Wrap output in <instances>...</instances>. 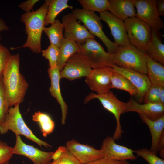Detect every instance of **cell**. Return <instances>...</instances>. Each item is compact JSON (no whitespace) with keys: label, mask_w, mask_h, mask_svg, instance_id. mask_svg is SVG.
I'll return each instance as SVG.
<instances>
[{"label":"cell","mask_w":164,"mask_h":164,"mask_svg":"<svg viewBox=\"0 0 164 164\" xmlns=\"http://www.w3.org/2000/svg\"><path fill=\"white\" fill-rule=\"evenodd\" d=\"M19 54L11 55L2 73L3 87L9 107L22 102L29 84L20 72Z\"/></svg>","instance_id":"obj_1"},{"label":"cell","mask_w":164,"mask_h":164,"mask_svg":"<svg viewBox=\"0 0 164 164\" xmlns=\"http://www.w3.org/2000/svg\"><path fill=\"white\" fill-rule=\"evenodd\" d=\"M48 9V5L45 2L37 10L25 13L22 15L20 21L25 25L27 40L22 46L11 47V49L27 47L36 53L41 52V37Z\"/></svg>","instance_id":"obj_2"},{"label":"cell","mask_w":164,"mask_h":164,"mask_svg":"<svg viewBox=\"0 0 164 164\" xmlns=\"http://www.w3.org/2000/svg\"><path fill=\"white\" fill-rule=\"evenodd\" d=\"M19 104L9 109L3 124L0 126V133L3 134L11 130L16 135H22L37 143L39 146L47 148L52 147L47 142L37 137L25 123L20 113Z\"/></svg>","instance_id":"obj_3"},{"label":"cell","mask_w":164,"mask_h":164,"mask_svg":"<svg viewBox=\"0 0 164 164\" xmlns=\"http://www.w3.org/2000/svg\"><path fill=\"white\" fill-rule=\"evenodd\" d=\"M77 44L78 53L88 62L92 69L112 68L114 65L113 54L106 52L95 39H88L83 44Z\"/></svg>","instance_id":"obj_4"},{"label":"cell","mask_w":164,"mask_h":164,"mask_svg":"<svg viewBox=\"0 0 164 164\" xmlns=\"http://www.w3.org/2000/svg\"><path fill=\"white\" fill-rule=\"evenodd\" d=\"M114 65L147 74L145 54L130 44L119 47L113 54Z\"/></svg>","instance_id":"obj_5"},{"label":"cell","mask_w":164,"mask_h":164,"mask_svg":"<svg viewBox=\"0 0 164 164\" xmlns=\"http://www.w3.org/2000/svg\"><path fill=\"white\" fill-rule=\"evenodd\" d=\"M72 13L77 20L81 21L89 32L97 37L106 47L108 52L114 54L119 47L107 37L103 30L101 19L99 16L92 11L84 9L77 8Z\"/></svg>","instance_id":"obj_6"},{"label":"cell","mask_w":164,"mask_h":164,"mask_svg":"<svg viewBox=\"0 0 164 164\" xmlns=\"http://www.w3.org/2000/svg\"><path fill=\"white\" fill-rule=\"evenodd\" d=\"M94 99H98L103 107L114 115L116 120V126L112 138L115 141L119 139L123 132L120 124V117L121 114L125 113V103L120 101L112 92L110 91L102 94L91 92L86 97L84 103H87Z\"/></svg>","instance_id":"obj_7"},{"label":"cell","mask_w":164,"mask_h":164,"mask_svg":"<svg viewBox=\"0 0 164 164\" xmlns=\"http://www.w3.org/2000/svg\"><path fill=\"white\" fill-rule=\"evenodd\" d=\"M124 21L130 44L145 53L151 38V28L135 17Z\"/></svg>","instance_id":"obj_8"},{"label":"cell","mask_w":164,"mask_h":164,"mask_svg":"<svg viewBox=\"0 0 164 164\" xmlns=\"http://www.w3.org/2000/svg\"><path fill=\"white\" fill-rule=\"evenodd\" d=\"M135 17L149 26L157 32L164 27L158 10L157 0H134Z\"/></svg>","instance_id":"obj_9"},{"label":"cell","mask_w":164,"mask_h":164,"mask_svg":"<svg viewBox=\"0 0 164 164\" xmlns=\"http://www.w3.org/2000/svg\"><path fill=\"white\" fill-rule=\"evenodd\" d=\"M92 70L90 64L78 52L72 54L60 72V78L70 80L87 77Z\"/></svg>","instance_id":"obj_10"},{"label":"cell","mask_w":164,"mask_h":164,"mask_svg":"<svg viewBox=\"0 0 164 164\" xmlns=\"http://www.w3.org/2000/svg\"><path fill=\"white\" fill-rule=\"evenodd\" d=\"M62 24L64 31L65 39L73 41L77 43L83 44L88 39H95L84 25L79 24L72 13L64 15L62 18Z\"/></svg>","instance_id":"obj_11"},{"label":"cell","mask_w":164,"mask_h":164,"mask_svg":"<svg viewBox=\"0 0 164 164\" xmlns=\"http://www.w3.org/2000/svg\"><path fill=\"white\" fill-rule=\"evenodd\" d=\"M114 72L112 68L105 67L92 69L85 83L90 89L97 94L107 93L111 88V79Z\"/></svg>","instance_id":"obj_12"},{"label":"cell","mask_w":164,"mask_h":164,"mask_svg":"<svg viewBox=\"0 0 164 164\" xmlns=\"http://www.w3.org/2000/svg\"><path fill=\"white\" fill-rule=\"evenodd\" d=\"M16 142L12 148L13 154L24 156L34 164H50L53 152L42 151L34 146L27 145L22 140L19 135H16Z\"/></svg>","instance_id":"obj_13"},{"label":"cell","mask_w":164,"mask_h":164,"mask_svg":"<svg viewBox=\"0 0 164 164\" xmlns=\"http://www.w3.org/2000/svg\"><path fill=\"white\" fill-rule=\"evenodd\" d=\"M69 152L81 164H85L104 157L102 150L87 144H81L75 139L67 141L66 146Z\"/></svg>","instance_id":"obj_14"},{"label":"cell","mask_w":164,"mask_h":164,"mask_svg":"<svg viewBox=\"0 0 164 164\" xmlns=\"http://www.w3.org/2000/svg\"><path fill=\"white\" fill-rule=\"evenodd\" d=\"M99 13L101 20L105 22L110 28L116 44L118 47L130 44L124 21L108 11Z\"/></svg>","instance_id":"obj_15"},{"label":"cell","mask_w":164,"mask_h":164,"mask_svg":"<svg viewBox=\"0 0 164 164\" xmlns=\"http://www.w3.org/2000/svg\"><path fill=\"white\" fill-rule=\"evenodd\" d=\"M101 149L104 157L116 161L134 160L137 157L134 151L127 147L117 144L112 137H107L103 141Z\"/></svg>","instance_id":"obj_16"},{"label":"cell","mask_w":164,"mask_h":164,"mask_svg":"<svg viewBox=\"0 0 164 164\" xmlns=\"http://www.w3.org/2000/svg\"><path fill=\"white\" fill-rule=\"evenodd\" d=\"M113 70L127 78L137 89V95L139 101L142 102L151 84L147 75L132 69L121 67L114 65Z\"/></svg>","instance_id":"obj_17"},{"label":"cell","mask_w":164,"mask_h":164,"mask_svg":"<svg viewBox=\"0 0 164 164\" xmlns=\"http://www.w3.org/2000/svg\"><path fill=\"white\" fill-rule=\"evenodd\" d=\"M125 104V113L136 112L144 115L152 120H156L164 115V105L160 104L147 103L140 104L131 98Z\"/></svg>","instance_id":"obj_18"},{"label":"cell","mask_w":164,"mask_h":164,"mask_svg":"<svg viewBox=\"0 0 164 164\" xmlns=\"http://www.w3.org/2000/svg\"><path fill=\"white\" fill-rule=\"evenodd\" d=\"M60 70L56 66L53 68H49L48 72L50 78L51 84L49 91L51 94L57 100L60 105L62 112L61 124L64 125L68 110V106L61 95L60 87Z\"/></svg>","instance_id":"obj_19"},{"label":"cell","mask_w":164,"mask_h":164,"mask_svg":"<svg viewBox=\"0 0 164 164\" xmlns=\"http://www.w3.org/2000/svg\"><path fill=\"white\" fill-rule=\"evenodd\" d=\"M108 11L118 18L125 20L135 17L134 0H108Z\"/></svg>","instance_id":"obj_20"},{"label":"cell","mask_w":164,"mask_h":164,"mask_svg":"<svg viewBox=\"0 0 164 164\" xmlns=\"http://www.w3.org/2000/svg\"><path fill=\"white\" fill-rule=\"evenodd\" d=\"M141 119L148 126L151 134L152 144L150 150L157 154L159 152L158 145L161 136L164 134V115L159 118L152 120L145 115L138 114Z\"/></svg>","instance_id":"obj_21"},{"label":"cell","mask_w":164,"mask_h":164,"mask_svg":"<svg viewBox=\"0 0 164 164\" xmlns=\"http://www.w3.org/2000/svg\"><path fill=\"white\" fill-rule=\"evenodd\" d=\"M145 54L153 60L164 65V45L158 33L152 29L151 38L148 44Z\"/></svg>","instance_id":"obj_22"},{"label":"cell","mask_w":164,"mask_h":164,"mask_svg":"<svg viewBox=\"0 0 164 164\" xmlns=\"http://www.w3.org/2000/svg\"><path fill=\"white\" fill-rule=\"evenodd\" d=\"M147 75L151 85L164 86V67L145 54Z\"/></svg>","instance_id":"obj_23"},{"label":"cell","mask_w":164,"mask_h":164,"mask_svg":"<svg viewBox=\"0 0 164 164\" xmlns=\"http://www.w3.org/2000/svg\"><path fill=\"white\" fill-rule=\"evenodd\" d=\"M68 0H46L45 2L48 6V12L45 22V26L51 24L55 21L58 15L64 9L73 7L68 4Z\"/></svg>","instance_id":"obj_24"},{"label":"cell","mask_w":164,"mask_h":164,"mask_svg":"<svg viewBox=\"0 0 164 164\" xmlns=\"http://www.w3.org/2000/svg\"><path fill=\"white\" fill-rule=\"evenodd\" d=\"M50 26L44 27L43 31L48 36L50 44L60 48L64 39L63 34V26L59 19H56L52 23Z\"/></svg>","instance_id":"obj_25"},{"label":"cell","mask_w":164,"mask_h":164,"mask_svg":"<svg viewBox=\"0 0 164 164\" xmlns=\"http://www.w3.org/2000/svg\"><path fill=\"white\" fill-rule=\"evenodd\" d=\"M79 48L75 42L64 38L60 48L57 66L60 71L68 58L73 53L78 52Z\"/></svg>","instance_id":"obj_26"},{"label":"cell","mask_w":164,"mask_h":164,"mask_svg":"<svg viewBox=\"0 0 164 164\" xmlns=\"http://www.w3.org/2000/svg\"><path fill=\"white\" fill-rule=\"evenodd\" d=\"M33 121L38 123L43 136L46 137L52 133L55 124L51 117L48 114L40 111L35 112L32 116Z\"/></svg>","instance_id":"obj_27"},{"label":"cell","mask_w":164,"mask_h":164,"mask_svg":"<svg viewBox=\"0 0 164 164\" xmlns=\"http://www.w3.org/2000/svg\"><path fill=\"white\" fill-rule=\"evenodd\" d=\"M111 88L123 90L128 92L131 96H137L136 88L126 77L114 71L111 79Z\"/></svg>","instance_id":"obj_28"},{"label":"cell","mask_w":164,"mask_h":164,"mask_svg":"<svg viewBox=\"0 0 164 164\" xmlns=\"http://www.w3.org/2000/svg\"><path fill=\"white\" fill-rule=\"evenodd\" d=\"M83 9L100 13L108 11V0H78Z\"/></svg>","instance_id":"obj_29"},{"label":"cell","mask_w":164,"mask_h":164,"mask_svg":"<svg viewBox=\"0 0 164 164\" xmlns=\"http://www.w3.org/2000/svg\"><path fill=\"white\" fill-rule=\"evenodd\" d=\"M42 55L48 60L50 68H53L57 66L60 53V48L51 44L47 48L41 51Z\"/></svg>","instance_id":"obj_30"},{"label":"cell","mask_w":164,"mask_h":164,"mask_svg":"<svg viewBox=\"0 0 164 164\" xmlns=\"http://www.w3.org/2000/svg\"><path fill=\"white\" fill-rule=\"evenodd\" d=\"M2 81V74L0 75V126L5 121L9 110Z\"/></svg>","instance_id":"obj_31"},{"label":"cell","mask_w":164,"mask_h":164,"mask_svg":"<svg viewBox=\"0 0 164 164\" xmlns=\"http://www.w3.org/2000/svg\"><path fill=\"white\" fill-rule=\"evenodd\" d=\"M137 155L145 160L149 164H164V160L146 148L134 150Z\"/></svg>","instance_id":"obj_32"},{"label":"cell","mask_w":164,"mask_h":164,"mask_svg":"<svg viewBox=\"0 0 164 164\" xmlns=\"http://www.w3.org/2000/svg\"><path fill=\"white\" fill-rule=\"evenodd\" d=\"M160 86L151 85L144 99L145 103H159Z\"/></svg>","instance_id":"obj_33"},{"label":"cell","mask_w":164,"mask_h":164,"mask_svg":"<svg viewBox=\"0 0 164 164\" xmlns=\"http://www.w3.org/2000/svg\"><path fill=\"white\" fill-rule=\"evenodd\" d=\"M12 148L6 143L0 140V164H9L13 154Z\"/></svg>","instance_id":"obj_34"},{"label":"cell","mask_w":164,"mask_h":164,"mask_svg":"<svg viewBox=\"0 0 164 164\" xmlns=\"http://www.w3.org/2000/svg\"><path fill=\"white\" fill-rule=\"evenodd\" d=\"M11 55L9 49L0 44V75L2 74Z\"/></svg>","instance_id":"obj_35"},{"label":"cell","mask_w":164,"mask_h":164,"mask_svg":"<svg viewBox=\"0 0 164 164\" xmlns=\"http://www.w3.org/2000/svg\"><path fill=\"white\" fill-rule=\"evenodd\" d=\"M50 164H81L69 151Z\"/></svg>","instance_id":"obj_36"},{"label":"cell","mask_w":164,"mask_h":164,"mask_svg":"<svg viewBox=\"0 0 164 164\" xmlns=\"http://www.w3.org/2000/svg\"><path fill=\"white\" fill-rule=\"evenodd\" d=\"M85 164H129V163L127 161H116L103 157Z\"/></svg>","instance_id":"obj_37"},{"label":"cell","mask_w":164,"mask_h":164,"mask_svg":"<svg viewBox=\"0 0 164 164\" xmlns=\"http://www.w3.org/2000/svg\"><path fill=\"white\" fill-rule=\"evenodd\" d=\"M38 0H28L20 3L18 7L26 13H29L33 11V8L34 5Z\"/></svg>","instance_id":"obj_38"},{"label":"cell","mask_w":164,"mask_h":164,"mask_svg":"<svg viewBox=\"0 0 164 164\" xmlns=\"http://www.w3.org/2000/svg\"><path fill=\"white\" fill-rule=\"evenodd\" d=\"M68 151L66 146H60L54 152H53L52 156V159L53 160V161L56 160Z\"/></svg>","instance_id":"obj_39"},{"label":"cell","mask_w":164,"mask_h":164,"mask_svg":"<svg viewBox=\"0 0 164 164\" xmlns=\"http://www.w3.org/2000/svg\"><path fill=\"white\" fill-rule=\"evenodd\" d=\"M158 149L160 156L164 158V134L161 136L158 145Z\"/></svg>","instance_id":"obj_40"},{"label":"cell","mask_w":164,"mask_h":164,"mask_svg":"<svg viewBox=\"0 0 164 164\" xmlns=\"http://www.w3.org/2000/svg\"><path fill=\"white\" fill-rule=\"evenodd\" d=\"M157 6L159 15H164V0H157Z\"/></svg>","instance_id":"obj_41"},{"label":"cell","mask_w":164,"mask_h":164,"mask_svg":"<svg viewBox=\"0 0 164 164\" xmlns=\"http://www.w3.org/2000/svg\"><path fill=\"white\" fill-rule=\"evenodd\" d=\"M9 28L5 24V22L1 18H0V32L3 31H9ZM1 37L0 36V42Z\"/></svg>","instance_id":"obj_42"},{"label":"cell","mask_w":164,"mask_h":164,"mask_svg":"<svg viewBox=\"0 0 164 164\" xmlns=\"http://www.w3.org/2000/svg\"><path fill=\"white\" fill-rule=\"evenodd\" d=\"M159 100L160 104L164 105V86H160Z\"/></svg>","instance_id":"obj_43"}]
</instances>
